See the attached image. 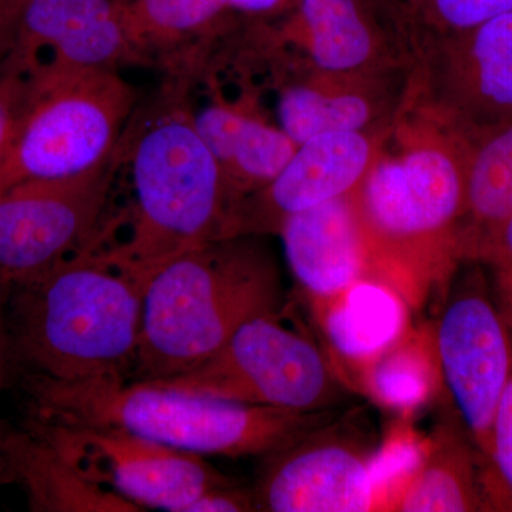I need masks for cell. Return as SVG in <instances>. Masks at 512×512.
<instances>
[{
	"instance_id": "17",
	"label": "cell",
	"mask_w": 512,
	"mask_h": 512,
	"mask_svg": "<svg viewBox=\"0 0 512 512\" xmlns=\"http://www.w3.org/2000/svg\"><path fill=\"white\" fill-rule=\"evenodd\" d=\"M278 235L293 278L312 305L370 276L369 239L353 194L292 215Z\"/></svg>"
},
{
	"instance_id": "9",
	"label": "cell",
	"mask_w": 512,
	"mask_h": 512,
	"mask_svg": "<svg viewBox=\"0 0 512 512\" xmlns=\"http://www.w3.org/2000/svg\"><path fill=\"white\" fill-rule=\"evenodd\" d=\"M25 429L84 477L137 507L183 512L205 491L232 484L201 454L119 427L69 426L29 419Z\"/></svg>"
},
{
	"instance_id": "24",
	"label": "cell",
	"mask_w": 512,
	"mask_h": 512,
	"mask_svg": "<svg viewBox=\"0 0 512 512\" xmlns=\"http://www.w3.org/2000/svg\"><path fill=\"white\" fill-rule=\"evenodd\" d=\"M138 56L204 35L228 10L225 0H117Z\"/></svg>"
},
{
	"instance_id": "18",
	"label": "cell",
	"mask_w": 512,
	"mask_h": 512,
	"mask_svg": "<svg viewBox=\"0 0 512 512\" xmlns=\"http://www.w3.org/2000/svg\"><path fill=\"white\" fill-rule=\"evenodd\" d=\"M188 110L238 207L244 198L271 183L298 147L281 127L259 116L249 101L215 100L200 110Z\"/></svg>"
},
{
	"instance_id": "15",
	"label": "cell",
	"mask_w": 512,
	"mask_h": 512,
	"mask_svg": "<svg viewBox=\"0 0 512 512\" xmlns=\"http://www.w3.org/2000/svg\"><path fill=\"white\" fill-rule=\"evenodd\" d=\"M387 133L335 131L298 144L281 173L241 201L235 237L278 234L292 215L353 194L375 163Z\"/></svg>"
},
{
	"instance_id": "2",
	"label": "cell",
	"mask_w": 512,
	"mask_h": 512,
	"mask_svg": "<svg viewBox=\"0 0 512 512\" xmlns=\"http://www.w3.org/2000/svg\"><path fill=\"white\" fill-rule=\"evenodd\" d=\"M128 128L116 151L130 180V205L117 218L104 214L97 229L126 234L93 244L146 288L177 256L235 237L238 204L180 94L158 101Z\"/></svg>"
},
{
	"instance_id": "1",
	"label": "cell",
	"mask_w": 512,
	"mask_h": 512,
	"mask_svg": "<svg viewBox=\"0 0 512 512\" xmlns=\"http://www.w3.org/2000/svg\"><path fill=\"white\" fill-rule=\"evenodd\" d=\"M467 137L404 107L353 192L369 239V278L410 309L441 296L464 262Z\"/></svg>"
},
{
	"instance_id": "16",
	"label": "cell",
	"mask_w": 512,
	"mask_h": 512,
	"mask_svg": "<svg viewBox=\"0 0 512 512\" xmlns=\"http://www.w3.org/2000/svg\"><path fill=\"white\" fill-rule=\"evenodd\" d=\"M413 66L382 72H293L279 89V127L301 144L335 131H386L406 107Z\"/></svg>"
},
{
	"instance_id": "21",
	"label": "cell",
	"mask_w": 512,
	"mask_h": 512,
	"mask_svg": "<svg viewBox=\"0 0 512 512\" xmlns=\"http://www.w3.org/2000/svg\"><path fill=\"white\" fill-rule=\"evenodd\" d=\"M8 454L13 483L22 485L32 511H143L109 488L84 477L28 429L13 430Z\"/></svg>"
},
{
	"instance_id": "26",
	"label": "cell",
	"mask_w": 512,
	"mask_h": 512,
	"mask_svg": "<svg viewBox=\"0 0 512 512\" xmlns=\"http://www.w3.org/2000/svg\"><path fill=\"white\" fill-rule=\"evenodd\" d=\"M483 510L512 512V377L491 429L490 446L478 461Z\"/></svg>"
},
{
	"instance_id": "29",
	"label": "cell",
	"mask_w": 512,
	"mask_h": 512,
	"mask_svg": "<svg viewBox=\"0 0 512 512\" xmlns=\"http://www.w3.org/2000/svg\"><path fill=\"white\" fill-rule=\"evenodd\" d=\"M471 261L491 272L512 275V215L480 242Z\"/></svg>"
},
{
	"instance_id": "30",
	"label": "cell",
	"mask_w": 512,
	"mask_h": 512,
	"mask_svg": "<svg viewBox=\"0 0 512 512\" xmlns=\"http://www.w3.org/2000/svg\"><path fill=\"white\" fill-rule=\"evenodd\" d=\"M29 0H0V66L8 59Z\"/></svg>"
},
{
	"instance_id": "25",
	"label": "cell",
	"mask_w": 512,
	"mask_h": 512,
	"mask_svg": "<svg viewBox=\"0 0 512 512\" xmlns=\"http://www.w3.org/2000/svg\"><path fill=\"white\" fill-rule=\"evenodd\" d=\"M412 47L476 28L512 10V0H376Z\"/></svg>"
},
{
	"instance_id": "10",
	"label": "cell",
	"mask_w": 512,
	"mask_h": 512,
	"mask_svg": "<svg viewBox=\"0 0 512 512\" xmlns=\"http://www.w3.org/2000/svg\"><path fill=\"white\" fill-rule=\"evenodd\" d=\"M116 173L113 156L76 177L37 180L0 192V299L89 244Z\"/></svg>"
},
{
	"instance_id": "3",
	"label": "cell",
	"mask_w": 512,
	"mask_h": 512,
	"mask_svg": "<svg viewBox=\"0 0 512 512\" xmlns=\"http://www.w3.org/2000/svg\"><path fill=\"white\" fill-rule=\"evenodd\" d=\"M144 288L92 244L20 285L5 303L18 366L50 379H131Z\"/></svg>"
},
{
	"instance_id": "31",
	"label": "cell",
	"mask_w": 512,
	"mask_h": 512,
	"mask_svg": "<svg viewBox=\"0 0 512 512\" xmlns=\"http://www.w3.org/2000/svg\"><path fill=\"white\" fill-rule=\"evenodd\" d=\"M19 96L15 87L0 79V163L6 156L16 121H18Z\"/></svg>"
},
{
	"instance_id": "23",
	"label": "cell",
	"mask_w": 512,
	"mask_h": 512,
	"mask_svg": "<svg viewBox=\"0 0 512 512\" xmlns=\"http://www.w3.org/2000/svg\"><path fill=\"white\" fill-rule=\"evenodd\" d=\"M363 392L392 412L410 414L441 394L430 326L410 328L357 373Z\"/></svg>"
},
{
	"instance_id": "5",
	"label": "cell",
	"mask_w": 512,
	"mask_h": 512,
	"mask_svg": "<svg viewBox=\"0 0 512 512\" xmlns=\"http://www.w3.org/2000/svg\"><path fill=\"white\" fill-rule=\"evenodd\" d=\"M254 235L218 239L151 276L134 380H161L207 362L256 316L285 308L274 255Z\"/></svg>"
},
{
	"instance_id": "20",
	"label": "cell",
	"mask_w": 512,
	"mask_h": 512,
	"mask_svg": "<svg viewBox=\"0 0 512 512\" xmlns=\"http://www.w3.org/2000/svg\"><path fill=\"white\" fill-rule=\"evenodd\" d=\"M392 507L400 512L484 511L478 453L457 420L436 427Z\"/></svg>"
},
{
	"instance_id": "12",
	"label": "cell",
	"mask_w": 512,
	"mask_h": 512,
	"mask_svg": "<svg viewBox=\"0 0 512 512\" xmlns=\"http://www.w3.org/2000/svg\"><path fill=\"white\" fill-rule=\"evenodd\" d=\"M355 410L308 431L264 458L252 491L258 511L363 512L379 505V446Z\"/></svg>"
},
{
	"instance_id": "28",
	"label": "cell",
	"mask_w": 512,
	"mask_h": 512,
	"mask_svg": "<svg viewBox=\"0 0 512 512\" xmlns=\"http://www.w3.org/2000/svg\"><path fill=\"white\" fill-rule=\"evenodd\" d=\"M258 511L252 488L237 484L220 485L205 491L184 508L183 512H252Z\"/></svg>"
},
{
	"instance_id": "22",
	"label": "cell",
	"mask_w": 512,
	"mask_h": 512,
	"mask_svg": "<svg viewBox=\"0 0 512 512\" xmlns=\"http://www.w3.org/2000/svg\"><path fill=\"white\" fill-rule=\"evenodd\" d=\"M464 136L463 248L464 261H471L480 242L512 215V121Z\"/></svg>"
},
{
	"instance_id": "4",
	"label": "cell",
	"mask_w": 512,
	"mask_h": 512,
	"mask_svg": "<svg viewBox=\"0 0 512 512\" xmlns=\"http://www.w3.org/2000/svg\"><path fill=\"white\" fill-rule=\"evenodd\" d=\"M22 382L30 420L119 427L201 456L265 457L345 412L303 413L225 402L146 380L66 382L26 372Z\"/></svg>"
},
{
	"instance_id": "6",
	"label": "cell",
	"mask_w": 512,
	"mask_h": 512,
	"mask_svg": "<svg viewBox=\"0 0 512 512\" xmlns=\"http://www.w3.org/2000/svg\"><path fill=\"white\" fill-rule=\"evenodd\" d=\"M16 87L18 121L0 163V192L106 163L136 104L133 87L111 69L62 70Z\"/></svg>"
},
{
	"instance_id": "13",
	"label": "cell",
	"mask_w": 512,
	"mask_h": 512,
	"mask_svg": "<svg viewBox=\"0 0 512 512\" xmlns=\"http://www.w3.org/2000/svg\"><path fill=\"white\" fill-rule=\"evenodd\" d=\"M138 57L117 0H29L0 77L22 86L62 70H113Z\"/></svg>"
},
{
	"instance_id": "32",
	"label": "cell",
	"mask_w": 512,
	"mask_h": 512,
	"mask_svg": "<svg viewBox=\"0 0 512 512\" xmlns=\"http://www.w3.org/2000/svg\"><path fill=\"white\" fill-rule=\"evenodd\" d=\"M229 9L254 16L285 15L298 0H225Z\"/></svg>"
},
{
	"instance_id": "14",
	"label": "cell",
	"mask_w": 512,
	"mask_h": 512,
	"mask_svg": "<svg viewBox=\"0 0 512 512\" xmlns=\"http://www.w3.org/2000/svg\"><path fill=\"white\" fill-rule=\"evenodd\" d=\"M269 43L292 49V70L326 74L413 66L409 43L375 0H298Z\"/></svg>"
},
{
	"instance_id": "11",
	"label": "cell",
	"mask_w": 512,
	"mask_h": 512,
	"mask_svg": "<svg viewBox=\"0 0 512 512\" xmlns=\"http://www.w3.org/2000/svg\"><path fill=\"white\" fill-rule=\"evenodd\" d=\"M406 107L463 134L512 121V10L427 43Z\"/></svg>"
},
{
	"instance_id": "7",
	"label": "cell",
	"mask_w": 512,
	"mask_h": 512,
	"mask_svg": "<svg viewBox=\"0 0 512 512\" xmlns=\"http://www.w3.org/2000/svg\"><path fill=\"white\" fill-rule=\"evenodd\" d=\"M281 311L248 320L207 362L168 379L146 380L192 396L293 412L339 410L353 390L335 362Z\"/></svg>"
},
{
	"instance_id": "19",
	"label": "cell",
	"mask_w": 512,
	"mask_h": 512,
	"mask_svg": "<svg viewBox=\"0 0 512 512\" xmlns=\"http://www.w3.org/2000/svg\"><path fill=\"white\" fill-rule=\"evenodd\" d=\"M312 306L333 355L356 375L410 329V306L373 278Z\"/></svg>"
},
{
	"instance_id": "33",
	"label": "cell",
	"mask_w": 512,
	"mask_h": 512,
	"mask_svg": "<svg viewBox=\"0 0 512 512\" xmlns=\"http://www.w3.org/2000/svg\"><path fill=\"white\" fill-rule=\"evenodd\" d=\"M491 275H493L495 298L503 311L512 335V275L501 274V272H491Z\"/></svg>"
},
{
	"instance_id": "8",
	"label": "cell",
	"mask_w": 512,
	"mask_h": 512,
	"mask_svg": "<svg viewBox=\"0 0 512 512\" xmlns=\"http://www.w3.org/2000/svg\"><path fill=\"white\" fill-rule=\"evenodd\" d=\"M440 296L430 326L441 393L474 444L478 461L490 446L498 404L512 377V335L480 262L466 261Z\"/></svg>"
},
{
	"instance_id": "27",
	"label": "cell",
	"mask_w": 512,
	"mask_h": 512,
	"mask_svg": "<svg viewBox=\"0 0 512 512\" xmlns=\"http://www.w3.org/2000/svg\"><path fill=\"white\" fill-rule=\"evenodd\" d=\"M6 301H0V393L12 380L13 373L19 369L13 352L12 339L5 312ZM15 427L9 426L0 419V485L13 483L12 468H10L8 446Z\"/></svg>"
}]
</instances>
